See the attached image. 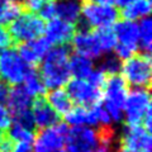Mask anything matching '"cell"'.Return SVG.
I'll use <instances>...</instances> for the list:
<instances>
[{
  "label": "cell",
  "instance_id": "6da1fadb",
  "mask_svg": "<svg viewBox=\"0 0 152 152\" xmlns=\"http://www.w3.org/2000/svg\"><path fill=\"white\" fill-rule=\"evenodd\" d=\"M114 129L112 126L91 127L77 126L69 131L66 138V152H112Z\"/></svg>",
  "mask_w": 152,
  "mask_h": 152
},
{
  "label": "cell",
  "instance_id": "7a4b0ae2",
  "mask_svg": "<svg viewBox=\"0 0 152 152\" xmlns=\"http://www.w3.org/2000/svg\"><path fill=\"white\" fill-rule=\"evenodd\" d=\"M71 56L70 47L61 45L48 51L39 66V74L46 89H57L66 85L70 80L69 60Z\"/></svg>",
  "mask_w": 152,
  "mask_h": 152
},
{
  "label": "cell",
  "instance_id": "3957f363",
  "mask_svg": "<svg viewBox=\"0 0 152 152\" xmlns=\"http://www.w3.org/2000/svg\"><path fill=\"white\" fill-rule=\"evenodd\" d=\"M128 95L127 83L123 76L109 75L103 86V107L108 112L112 123H119L123 121V108Z\"/></svg>",
  "mask_w": 152,
  "mask_h": 152
},
{
  "label": "cell",
  "instance_id": "277c9868",
  "mask_svg": "<svg viewBox=\"0 0 152 152\" xmlns=\"http://www.w3.org/2000/svg\"><path fill=\"white\" fill-rule=\"evenodd\" d=\"M151 56L134 53L122 64L121 71L126 83L134 88L150 89L151 84Z\"/></svg>",
  "mask_w": 152,
  "mask_h": 152
},
{
  "label": "cell",
  "instance_id": "5b68a950",
  "mask_svg": "<svg viewBox=\"0 0 152 152\" xmlns=\"http://www.w3.org/2000/svg\"><path fill=\"white\" fill-rule=\"evenodd\" d=\"M46 23L34 13L26 12L20 14L17 19L9 24V33L13 38L14 43H24L38 37H42L45 33Z\"/></svg>",
  "mask_w": 152,
  "mask_h": 152
},
{
  "label": "cell",
  "instance_id": "8992f818",
  "mask_svg": "<svg viewBox=\"0 0 152 152\" xmlns=\"http://www.w3.org/2000/svg\"><path fill=\"white\" fill-rule=\"evenodd\" d=\"M114 36L117 39L115 55L121 60H127L128 57L137 53L138 50V24L132 20H119L114 23Z\"/></svg>",
  "mask_w": 152,
  "mask_h": 152
},
{
  "label": "cell",
  "instance_id": "52a82bcc",
  "mask_svg": "<svg viewBox=\"0 0 152 152\" xmlns=\"http://www.w3.org/2000/svg\"><path fill=\"white\" fill-rule=\"evenodd\" d=\"M28 64L20 58L17 50L7 48L0 52V79L8 85H19L31 70Z\"/></svg>",
  "mask_w": 152,
  "mask_h": 152
},
{
  "label": "cell",
  "instance_id": "ba28073f",
  "mask_svg": "<svg viewBox=\"0 0 152 152\" xmlns=\"http://www.w3.org/2000/svg\"><path fill=\"white\" fill-rule=\"evenodd\" d=\"M150 89L134 88L127 95L124 108L127 126H142L146 114L151 110Z\"/></svg>",
  "mask_w": 152,
  "mask_h": 152
},
{
  "label": "cell",
  "instance_id": "9c48e42d",
  "mask_svg": "<svg viewBox=\"0 0 152 152\" xmlns=\"http://www.w3.org/2000/svg\"><path fill=\"white\" fill-rule=\"evenodd\" d=\"M83 20L89 28H110L119 18V12L113 5H104L95 1L85 0L83 10Z\"/></svg>",
  "mask_w": 152,
  "mask_h": 152
},
{
  "label": "cell",
  "instance_id": "30bf717a",
  "mask_svg": "<svg viewBox=\"0 0 152 152\" xmlns=\"http://www.w3.org/2000/svg\"><path fill=\"white\" fill-rule=\"evenodd\" d=\"M69 131V126L62 122L41 129L34 140L33 152H57L62 150L66 145Z\"/></svg>",
  "mask_w": 152,
  "mask_h": 152
},
{
  "label": "cell",
  "instance_id": "8fae6325",
  "mask_svg": "<svg viewBox=\"0 0 152 152\" xmlns=\"http://www.w3.org/2000/svg\"><path fill=\"white\" fill-rule=\"evenodd\" d=\"M152 138L143 126H126L117 152H151Z\"/></svg>",
  "mask_w": 152,
  "mask_h": 152
},
{
  "label": "cell",
  "instance_id": "7c38bea8",
  "mask_svg": "<svg viewBox=\"0 0 152 152\" xmlns=\"http://www.w3.org/2000/svg\"><path fill=\"white\" fill-rule=\"evenodd\" d=\"M67 94L72 102H76L81 107H94L102 103L103 99V89L94 86L88 80L83 79H72L67 83Z\"/></svg>",
  "mask_w": 152,
  "mask_h": 152
},
{
  "label": "cell",
  "instance_id": "4fadbf2b",
  "mask_svg": "<svg viewBox=\"0 0 152 152\" xmlns=\"http://www.w3.org/2000/svg\"><path fill=\"white\" fill-rule=\"evenodd\" d=\"M52 45L46 39V37H38L36 39L18 45V55L26 64L29 66H36L43 60V57L48 53Z\"/></svg>",
  "mask_w": 152,
  "mask_h": 152
},
{
  "label": "cell",
  "instance_id": "5bb4252c",
  "mask_svg": "<svg viewBox=\"0 0 152 152\" xmlns=\"http://www.w3.org/2000/svg\"><path fill=\"white\" fill-rule=\"evenodd\" d=\"M75 32L76 29L74 24L58 18H53L48 20L47 26L45 27L46 39L51 45H56V46L67 45L72 39Z\"/></svg>",
  "mask_w": 152,
  "mask_h": 152
},
{
  "label": "cell",
  "instance_id": "9a60e30c",
  "mask_svg": "<svg viewBox=\"0 0 152 152\" xmlns=\"http://www.w3.org/2000/svg\"><path fill=\"white\" fill-rule=\"evenodd\" d=\"M71 42H72V48L79 55L86 56L91 60L103 56L100 48H99L94 29L89 28V29L84 31H76Z\"/></svg>",
  "mask_w": 152,
  "mask_h": 152
},
{
  "label": "cell",
  "instance_id": "2e32d148",
  "mask_svg": "<svg viewBox=\"0 0 152 152\" xmlns=\"http://www.w3.org/2000/svg\"><path fill=\"white\" fill-rule=\"evenodd\" d=\"M32 115L36 128L43 129L56 126L61 122V117L57 114L43 96H36L32 103Z\"/></svg>",
  "mask_w": 152,
  "mask_h": 152
},
{
  "label": "cell",
  "instance_id": "e0dca14e",
  "mask_svg": "<svg viewBox=\"0 0 152 152\" xmlns=\"http://www.w3.org/2000/svg\"><path fill=\"white\" fill-rule=\"evenodd\" d=\"M55 7L56 18L76 24L81 17V10L85 0H52Z\"/></svg>",
  "mask_w": 152,
  "mask_h": 152
},
{
  "label": "cell",
  "instance_id": "ac0fdd59",
  "mask_svg": "<svg viewBox=\"0 0 152 152\" xmlns=\"http://www.w3.org/2000/svg\"><path fill=\"white\" fill-rule=\"evenodd\" d=\"M7 103H8V108L10 114H14L18 112L31 109L33 103V96L27 91L24 86L14 85L12 89H9Z\"/></svg>",
  "mask_w": 152,
  "mask_h": 152
},
{
  "label": "cell",
  "instance_id": "d6986e66",
  "mask_svg": "<svg viewBox=\"0 0 152 152\" xmlns=\"http://www.w3.org/2000/svg\"><path fill=\"white\" fill-rule=\"evenodd\" d=\"M66 124H71L72 127L77 126H85V127H91V126H99L96 112L94 107H81L77 105L76 108H72L71 110L66 114Z\"/></svg>",
  "mask_w": 152,
  "mask_h": 152
},
{
  "label": "cell",
  "instance_id": "ffe728a7",
  "mask_svg": "<svg viewBox=\"0 0 152 152\" xmlns=\"http://www.w3.org/2000/svg\"><path fill=\"white\" fill-rule=\"evenodd\" d=\"M47 103L52 107V109L58 114V115H66L71 109L74 108V102L70 98L67 91L61 88L52 89L47 94Z\"/></svg>",
  "mask_w": 152,
  "mask_h": 152
},
{
  "label": "cell",
  "instance_id": "44dd1931",
  "mask_svg": "<svg viewBox=\"0 0 152 152\" xmlns=\"http://www.w3.org/2000/svg\"><path fill=\"white\" fill-rule=\"evenodd\" d=\"M69 66H70V72L75 79H88L89 75L93 72L95 69L94 61L89 58L86 56L75 53L70 56L69 60Z\"/></svg>",
  "mask_w": 152,
  "mask_h": 152
},
{
  "label": "cell",
  "instance_id": "7402d4cb",
  "mask_svg": "<svg viewBox=\"0 0 152 152\" xmlns=\"http://www.w3.org/2000/svg\"><path fill=\"white\" fill-rule=\"evenodd\" d=\"M151 13V0H134L122 9V17L126 20L134 22L137 19H143Z\"/></svg>",
  "mask_w": 152,
  "mask_h": 152
},
{
  "label": "cell",
  "instance_id": "603a6c76",
  "mask_svg": "<svg viewBox=\"0 0 152 152\" xmlns=\"http://www.w3.org/2000/svg\"><path fill=\"white\" fill-rule=\"evenodd\" d=\"M138 47L142 53L150 55L152 47V20L150 17L141 19L138 26Z\"/></svg>",
  "mask_w": 152,
  "mask_h": 152
},
{
  "label": "cell",
  "instance_id": "cb8c5ba5",
  "mask_svg": "<svg viewBox=\"0 0 152 152\" xmlns=\"http://www.w3.org/2000/svg\"><path fill=\"white\" fill-rule=\"evenodd\" d=\"M94 33L96 37L99 48L102 51V55L109 53L115 48L117 39L112 28H96V29H94Z\"/></svg>",
  "mask_w": 152,
  "mask_h": 152
},
{
  "label": "cell",
  "instance_id": "d4e9b609",
  "mask_svg": "<svg viewBox=\"0 0 152 152\" xmlns=\"http://www.w3.org/2000/svg\"><path fill=\"white\" fill-rule=\"evenodd\" d=\"M23 83H24L26 90L32 95L33 98L42 96V95L46 93V88H45L43 81H42L39 74H38L33 67H31V70L28 71V74L26 75Z\"/></svg>",
  "mask_w": 152,
  "mask_h": 152
},
{
  "label": "cell",
  "instance_id": "484cf974",
  "mask_svg": "<svg viewBox=\"0 0 152 152\" xmlns=\"http://www.w3.org/2000/svg\"><path fill=\"white\" fill-rule=\"evenodd\" d=\"M99 70H102L107 76L109 75H117L122 69V60L115 53H105L102 56V60L98 66Z\"/></svg>",
  "mask_w": 152,
  "mask_h": 152
},
{
  "label": "cell",
  "instance_id": "4316f807",
  "mask_svg": "<svg viewBox=\"0 0 152 152\" xmlns=\"http://www.w3.org/2000/svg\"><path fill=\"white\" fill-rule=\"evenodd\" d=\"M23 9L20 7L13 4L10 0H0V23L3 24H10L22 14Z\"/></svg>",
  "mask_w": 152,
  "mask_h": 152
},
{
  "label": "cell",
  "instance_id": "83f0119b",
  "mask_svg": "<svg viewBox=\"0 0 152 152\" xmlns=\"http://www.w3.org/2000/svg\"><path fill=\"white\" fill-rule=\"evenodd\" d=\"M8 136L10 137L13 142H28V143H32V141L34 140V132L13 122L10 127H9Z\"/></svg>",
  "mask_w": 152,
  "mask_h": 152
},
{
  "label": "cell",
  "instance_id": "f1b7e54d",
  "mask_svg": "<svg viewBox=\"0 0 152 152\" xmlns=\"http://www.w3.org/2000/svg\"><path fill=\"white\" fill-rule=\"evenodd\" d=\"M12 122L17 123V124L22 126V127H24V128H27V129H29L32 132L36 131V124H34V119H33L31 109H27V110L12 114Z\"/></svg>",
  "mask_w": 152,
  "mask_h": 152
},
{
  "label": "cell",
  "instance_id": "f546056e",
  "mask_svg": "<svg viewBox=\"0 0 152 152\" xmlns=\"http://www.w3.org/2000/svg\"><path fill=\"white\" fill-rule=\"evenodd\" d=\"M105 79H107V75L104 74L102 70H99V69H94V71L89 75V77H88L86 80H88V81H89L90 84H93L94 86L103 89L104 83H105Z\"/></svg>",
  "mask_w": 152,
  "mask_h": 152
},
{
  "label": "cell",
  "instance_id": "4dcf8cb0",
  "mask_svg": "<svg viewBox=\"0 0 152 152\" xmlns=\"http://www.w3.org/2000/svg\"><path fill=\"white\" fill-rule=\"evenodd\" d=\"M12 124V114L9 109L0 105V132H5Z\"/></svg>",
  "mask_w": 152,
  "mask_h": 152
},
{
  "label": "cell",
  "instance_id": "1f68e13d",
  "mask_svg": "<svg viewBox=\"0 0 152 152\" xmlns=\"http://www.w3.org/2000/svg\"><path fill=\"white\" fill-rule=\"evenodd\" d=\"M14 43L13 38L10 36L8 29H5L4 27H0V51L10 48V46Z\"/></svg>",
  "mask_w": 152,
  "mask_h": 152
},
{
  "label": "cell",
  "instance_id": "d6a6232c",
  "mask_svg": "<svg viewBox=\"0 0 152 152\" xmlns=\"http://www.w3.org/2000/svg\"><path fill=\"white\" fill-rule=\"evenodd\" d=\"M12 152H33V146L28 142H18L17 145H14Z\"/></svg>",
  "mask_w": 152,
  "mask_h": 152
},
{
  "label": "cell",
  "instance_id": "836d02e7",
  "mask_svg": "<svg viewBox=\"0 0 152 152\" xmlns=\"http://www.w3.org/2000/svg\"><path fill=\"white\" fill-rule=\"evenodd\" d=\"M8 93H9V85L0 79V105H3L7 102Z\"/></svg>",
  "mask_w": 152,
  "mask_h": 152
},
{
  "label": "cell",
  "instance_id": "e575fe53",
  "mask_svg": "<svg viewBox=\"0 0 152 152\" xmlns=\"http://www.w3.org/2000/svg\"><path fill=\"white\" fill-rule=\"evenodd\" d=\"M132 1H134V0H114V3L117 4V7H119V8H124L127 7L128 4H131Z\"/></svg>",
  "mask_w": 152,
  "mask_h": 152
},
{
  "label": "cell",
  "instance_id": "d590c367",
  "mask_svg": "<svg viewBox=\"0 0 152 152\" xmlns=\"http://www.w3.org/2000/svg\"><path fill=\"white\" fill-rule=\"evenodd\" d=\"M10 1L13 4H15V5H18V7H20L23 10H26V5H27L28 0H10Z\"/></svg>",
  "mask_w": 152,
  "mask_h": 152
},
{
  "label": "cell",
  "instance_id": "8d00e7d4",
  "mask_svg": "<svg viewBox=\"0 0 152 152\" xmlns=\"http://www.w3.org/2000/svg\"><path fill=\"white\" fill-rule=\"evenodd\" d=\"M93 1L98 3V4H104V5H112L114 3V0H93Z\"/></svg>",
  "mask_w": 152,
  "mask_h": 152
},
{
  "label": "cell",
  "instance_id": "74e56055",
  "mask_svg": "<svg viewBox=\"0 0 152 152\" xmlns=\"http://www.w3.org/2000/svg\"><path fill=\"white\" fill-rule=\"evenodd\" d=\"M57 152H66V151H62V150H60V151H57Z\"/></svg>",
  "mask_w": 152,
  "mask_h": 152
}]
</instances>
